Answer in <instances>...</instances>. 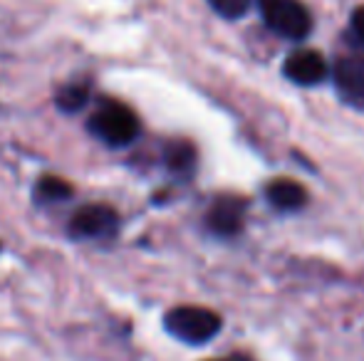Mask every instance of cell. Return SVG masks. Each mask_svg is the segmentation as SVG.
I'll return each instance as SVG.
<instances>
[{
	"label": "cell",
	"mask_w": 364,
	"mask_h": 361,
	"mask_svg": "<svg viewBox=\"0 0 364 361\" xmlns=\"http://www.w3.org/2000/svg\"><path fill=\"white\" fill-rule=\"evenodd\" d=\"M260 15L275 35L300 43L310 35L312 15L300 0H258Z\"/></svg>",
	"instance_id": "3"
},
{
	"label": "cell",
	"mask_w": 364,
	"mask_h": 361,
	"mask_svg": "<svg viewBox=\"0 0 364 361\" xmlns=\"http://www.w3.org/2000/svg\"><path fill=\"white\" fill-rule=\"evenodd\" d=\"M90 131L107 146H127L139 136L141 124L134 109L114 99H105L90 116Z\"/></svg>",
	"instance_id": "1"
},
{
	"label": "cell",
	"mask_w": 364,
	"mask_h": 361,
	"mask_svg": "<svg viewBox=\"0 0 364 361\" xmlns=\"http://www.w3.org/2000/svg\"><path fill=\"white\" fill-rule=\"evenodd\" d=\"M213 10L225 20H238L240 15L248 13L250 8V0H208Z\"/></svg>",
	"instance_id": "12"
},
{
	"label": "cell",
	"mask_w": 364,
	"mask_h": 361,
	"mask_svg": "<svg viewBox=\"0 0 364 361\" xmlns=\"http://www.w3.org/2000/svg\"><path fill=\"white\" fill-rule=\"evenodd\" d=\"M35 196L43 203L65 201V198L73 196V186L65 179H58V176H43L38 181V188H35Z\"/></svg>",
	"instance_id": "11"
},
{
	"label": "cell",
	"mask_w": 364,
	"mask_h": 361,
	"mask_svg": "<svg viewBox=\"0 0 364 361\" xmlns=\"http://www.w3.org/2000/svg\"><path fill=\"white\" fill-rule=\"evenodd\" d=\"M228 361H253V359H248V357H243V354H233Z\"/></svg>",
	"instance_id": "14"
},
{
	"label": "cell",
	"mask_w": 364,
	"mask_h": 361,
	"mask_svg": "<svg viewBox=\"0 0 364 361\" xmlns=\"http://www.w3.org/2000/svg\"><path fill=\"white\" fill-rule=\"evenodd\" d=\"M245 198L238 196H218L206 211V228L218 238H233L240 233L245 221Z\"/></svg>",
	"instance_id": "5"
},
{
	"label": "cell",
	"mask_w": 364,
	"mask_h": 361,
	"mask_svg": "<svg viewBox=\"0 0 364 361\" xmlns=\"http://www.w3.org/2000/svg\"><path fill=\"white\" fill-rule=\"evenodd\" d=\"M119 228V216L107 203H90L82 206L70 221V235L73 238H109Z\"/></svg>",
	"instance_id": "4"
},
{
	"label": "cell",
	"mask_w": 364,
	"mask_h": 361,
	"mask_svg": "<svg viewBox=\"0 0 364 361\" xmlns=\"http://www.w3.org/2000/svg\"><path fill=\"white\" fill-rule=\"evenodd\" d=\"M350 23H352V33H355V38L364 45V8H357L355 13H352Z\"/></svg>",
	"instance_id": "13"
},
{
	"label": "cell",
	"mask_w": 364,
	"mask_h": 361,
	"mask_svg": "<svg viewBox=\"0 0 364 361\" xmlns=\"http://www.w3.org/2000/svg\"><path fill=\"white\" fill-rule=\"evenodd\" d=\"M265 198H268V203L275 211L292 213L300 211L307 203V191L305 186H300L292 179H273L265 186Z\"/></svg>",
	"instance_id": "8"
},
{
	"label": "cell",
	"mask_w": 364,
	"mask_h": 361,
	"mask_svg": "<svg viewBox=\"0 0 364 361\" xmlns=\"http://www.w3.org/2000/svg\"><path fill=\"white\" fill-rule=\"evenodd\" d=\"M164 161H166L168 171L178 176H188L196 166V149L188 141H171L164 149Z\"/></svg>",
	"instance_id": "9"
},
{
	"label": "cell",
	"mask_w": 364,
	"mask_h": 361,
	"mask_svg": "<svg viewBox=\"0 0 364 361\" xmlns=\"http://www.w3.org/2000/svg\"><path fill=\"white\" fill-rule=\"evenodd\" d=\"M164 327L173 339L183 344H206L220 332L223 322L213 309L206 307H173L164 317Z\"/></svg>",
	"instance_id": "2"
},
{
	"label": "cell",
	"mask_w": 364,
	"mask_h": 361,
	"mask_svg": "<svg viewBox=\"0 0 364 361\" xmlns=\"http://www.w3.org/2000/svg\"><path fill=\"white\" fill-rule=\"evenodd\" d=\"M332 79L340 96L350 104H364V57L345 55L335 62Z\"/></svg>",
	"instance_id": "7"
},
{
	"label": "cell",
	"mask_w": 364,
	"mask_h": 361,
	"mask_svg": "<svg viewBox=\"0 0 364 361\" xmlns=\"http://www.w3.org/2000/svg\"><path fill=\"white\" fill-rule=\"evenodd\" d=\"M87 101H90V84H87V82L65 84V87H60L58 96H55V104H58L63 111H68V114L80 111Z\"/></svg>",
	"instance_id": "10"
},
{
	"label": "cell",
	"mask_w": 364,
	"mask_h": 361,
	"mask_svg": "<svg viewBox=\"0 0 364 361\" xmlns=\"http://www.w3.org/2000/svg\"><path fill=\"white\" fill-rule=\"evenodd\" d=\"M283 74L292 84L300 87H315L327 77V62L315 50H295L285 57Z\"/></svg>",
	"instance_id": "6"
}]
</instances>
